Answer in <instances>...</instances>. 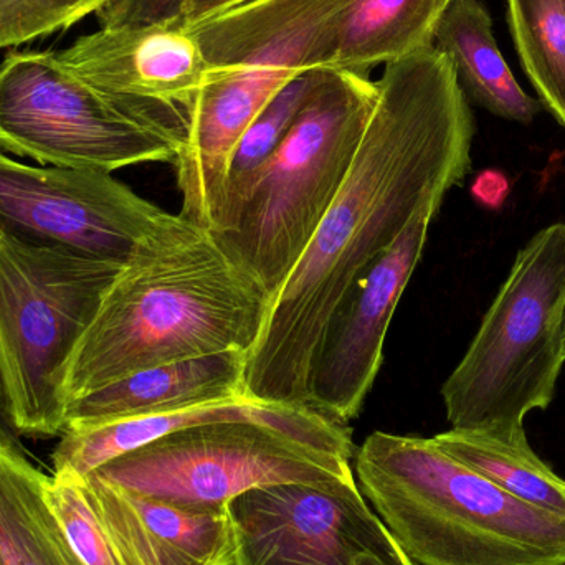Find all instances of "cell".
Wrapping results in <instances>:
<instances>
[{"instance_id":"12","label":"cell","mask_w":565,"mask_h":565,"mask_svg":"<svg viewBox=\"0 0 565 565\" xmlns=\"http://www.w3.org/2000/svg\"><path fill=\"white\" fill-rule=\"evenodd\" d=\"M444 199L425 202L401 237L372 265L329 322L311 374L309 407L348 425L361 414L384 362L398 301L420 262Z\"/></svg>"},{"instance_id":"19","label":"cell","mask_w":565,"mask_h":565,"mask_svg":"<svg viewBox=\"0 0 565 565\" xmlns=\"http://www.w3.org/2000/svg\"><path fill=\"white\" fill-rule=\"evenodd\" d=\"M450 0H352L342 15L329 68L371 76L379 65L434 46Z\"/></svg>"},{"instance_id":"17","label":"cell","mask_w":565,"mask_h":565,"mask_svg":"<svg viewBox=\"0 0 565 565\" xmlns=\"http://www.w3.org/2000/svg\"><path fill=\"white\" fill-rule=\"evenodd\" d=\"M434 46L450 60L468 102L521 125H531L543 111V103L521 88L501 55L493 20L480 0H450L435 30Z\"/></svg>"},{"instance_id":"13","label":"cell","mask_w":565,"mask_h":565,"mask_svg":"<svg viewBox=\"0 0 565 565\" xmlns=\"http://www.w3.org/2000/svg\"><path fill=\"white\" fill-rule=\"evenodd\" d=\"M56 55L126 115L184 132L182 109L207 75L194 33L174 23L99 29Z\"/></svg>"},{"instance_id":"4","label":"cell","mask_w":565,"mask_h":565,"mask_svg":"<svg viewBox=\"0 0 565 565\" xmlns=\"http://www.w3.org/2000/svg\"><path fill=\"white\" fill-rule=\"evenodd\" d=\"M355 473L415 564L565 565L564 518L501 490L434 438L374 431Z\"/></svg>"},{"instance_id":"9","label":"cell","mask_w":565,"mask_h":565,"mask_svg":"<svg viewBox=\"0 0 565 565\" xmlns=\"http://www.w3.org/2000/svg\"><path fill=\"white\" fill-rule=\"evenodd\" d=\"M185 132L106 102L53 52H10L0 65V151L42 166L115 172L174 162Z\"/></svg>"},{"instance_id":"1","label":"cell","mask_w":565,"mask_h":565,"mask_svg":"<svg viewBox=\"0 0 565 565\" xmlns=\"http://www.w3.org/2000/svg\"><path fill=\"white\" fill-rule=\"evenodd\" d=\"M358 154L308 248L270 299L245 364V395L309 407L329 322L431 199L471 171L475 116L435 46L385 65Z\"/></svg>"},{"instance_id":"29","label":"cell","mask_w":565,"mask_h":565,"mask_svg":"<svg viewBox=\"0 0 565 565\" xmlns=\"http://www.w3.org/2000/svg\"><path fill=\"white\" fill-rule=\"evenodd\" d=\"M564 349H565V316H564Z\"/></svg>"},{"instance_id":"11","label":"cell","mask_w":565,"mask_h":565,"mask_svg":"<svg viewBox=\"0 0 565 565\" xmlns=\"http://www.w3.org/2000/svg\"><path fill=\"white\" fill-rule=\"evenodd\" d=\"M227 514L234 565H415L354 478L257 488Z\"/></svg>"},{"instance_id":"18","label":"cell","mask_w":565,"mask_h":565,"mask_svg":"<svg viewBox=\"0 0 565 565\" xmlns=\"http://www.w3.org/2000/svg\"><path fill=\"white\" fill-rule=\"evenodd\" d=\"M49 478L0 430V565H83L46 501Z\"/></svg>"},{"instance_id":"28","label":"cell","mask_w":565,"mask_h":565,"mask_svg":"<svg viewBox=\"0 0 565 565\" xmlns=\"http://www.w3.org/2000/svg\"><path fill=\"white\" fill-rule=\"evenodd\" d=\"M0 430L7 431V434L13 435L12 424H10L9 407H7L6 392H3L2 381H0Z\"/></svg>"},{"instance_id":"2","label":"cell","mask_w":565,"mask_h":565,"mask_svg":"<svg viewBox=\"0 0 565 565\" xmlns=\"http://www.w3.org/2000/svg\"><path fill=\"white\" fill-rule=\"evenodd\" d=\"M268 306L217 232L172 214L106 289L66 369V407L146 369L250 351Z\"/></svg>"},{"instance_id":"8","label":"cell","mask_w":565,"mask_h":565,"mask_svg":"<svg viewBox=\"0 0 565 565\" xmlns=\"http://www.w3.org/2000/svg\"><path fill=\"white\" fill-rule=\"evenodd\" d=\"M351 455L257 420H217L171 431L96 477L188 510L227 513L257 488L349 480Z\"/></svg>"},{"instance_id":"15","label":"cell","mask_w":565,"mask_h":565,"mask_svg":"<svg viewBox=\"0 0 565 565\" xmlns=\"http://www.w3.org/2000/svg\"><path fill=\"white\" fill-rule=\"evenodd\" d=\"M85 490L121 565H234L227 513L188 510L102 480Z\"/></svg>"},{"instance_id":"24","label":"cell","mask_w":565,"mask_h":565,"mask_svg":"<svg viewBox=\"0 0 565 565\" xmlns=\"http://www.w3.org/2000/svg\"><path fill=\"white\" fill-rule=\"evenodd\" d=\"M109 0H0V49L63 32Z\"/></svg>"},{"instance_id":"25","label":"cell","mask_w":565,"mask_h":565,"mask_svg":"<svg viewBox=\"0 0 565 565\" xmlns=\"http://www.w3.org/2000/svg\"><path fill=\"white\" fill-rule=\"evenodd\" d=\"M185 0H109L96 12L102 29L174 23Z\"/></svg>"},{"instance_id":"26","label":"cell","mask_w":565,"mask_h":565,"mask_svg":"<svg viewBox=\"0 0 565 565\" xmlns=\"http://www.w3.org/2000/svg\"><path fill=\"white\" fill-rule=\"evenodd\" d=\"M511 194V182L504 172L498 169H484L475 178L471 198L481 207L500 211Z\"/></svg>"},{"instance_id":"23","label":"cell","mask_w":565,"mask_h":565,"mask_svg":"<svg viewBox=\"0 0 565 565\" xmlns=\"http://www.w3.org/2000/svg\"><path fill=\"white\" fill-rule=\"evenodd\" d=\"M46 501L83 565H121L108 533L85 490V478L72 471H53L46 483Z\"/></svg>"},{"instance_id":"22","label":"cell","mask_w":565,"mask_h":565,"mask_svg":"<svg viewBox=\"0 0 565 565\" xmlns=\"http://www.w3.org/2000/svg\"><path fill=\"white\" fill-rule=\"evenodd\" d=\"M324 68L306 70L286 83L285 86L265 105L257 118L248 126L232 156L225 184L224 207L217 234L227 231L235 212L241 207L255 174L277 151L289 129L295 125L302 106L308 102L315 86L318 85Z\"/></svg>"},{"instance_id":"21","label":"cell","mask_w":565,"mask_h":565,"mask_svg":"<svg viewBox=\"0 0 565 565\" xmlns=\"http://www.w3.org/2000/svg\"><path fill=\"white\" fill-rule=\"evenodd\" d=\"M507 19L524 73L565 128V0H507Z\"/></svg>"},{"instance_id":"6","label":"cell","mask_w":565,"mask_h":565,"mask_svg":"<svg viewBox=\"0 0 565 565\" xmlns=\"http://www.w3.org/2000/svg\"><path fill=\"white\" fill-rule=\"evenodd\" d=\"M377 102L371 76L324 68L277 151L255 174L222 241L270 299L331 207Z\"/></svg>"},{"instance_id":"27","label":"cell","mask_w":565,"mask_h":565,"mask_svg":"<svg viewBox=\"0 0 565 565\" xmlns=\"http://www.w3.org/2000/svg\"><path fill=\"white\" fill-rule=\"evenodd\" d=\"M248 0H185L174 25L192 29L212 17L221 15Z\"/></svg>"},{"instance_id":"20","label":"cell","mask_w":565,"mask_h":565,"mask_svg":"<svg viewBox=\"0 0 565 565\" xmlns=\"http://www.w3.org/2000/svg\"><path fill=\"white\" fill-rule=\"evenodd\" d=\"M434 440L441 450L501 490L565 520V480L534 454L530 441L510 444L454 428L435 435Z\"/></svg>"},{"instance_id":"7","label":"cell","mask_w":565,"mask_h":565,"mask_svg":"<svg viewBox=\"0 0 565 565\" xmlns=\"http://www.w3.org/2000/svg\"><path fill=\"white\" fill-rule=\"evenodd\" d=\"M121 267L0 234V381L13 434L65 430L66 369Z\"/></svg>"},{"instance_id":"16","label":"cell","mask_w":565,"mask_h":565,"mask_svg":"<svg viewBox=\"0 0 565 565\" xmlns=\"http://www.w3.org/2000/svg\"><path fill=\"white\" fill-rule=\"evenodd\" d=\"M247 352L225 351L136 372L66 407V425L148 417L245 395Z\"/></svg>"},{"instance_id":"10","label":"cell","mask_w":565,"mask_h":565,"mask_svg":"<svg viewBox=\"0 0 565 565\" xmlns=\"http://www.w3.org/2000/svg\"><path fill=\"white\" fill-rule=\"evenodd\" d=\"M172 214L92 169L29 166L0 151V234L126 264Z\"/></svg>"},{"instance_id":"5","label":"cell","mask_w":565,"mask_h":565,"mask_svg":"<svg viewBox=\"0 0 565 565\" xmlns=\"http://www.w3.org/2000/svg\"><path fill=\"white\" fill-rule=\"evenodd\" d=\"M565 224L518 254L467 354L441 385L454 430L527 441L524 418L556 397L565 362Z\"/></svg>"},{"instance_id":"3","label":"cell","mask_w":565,"mask_h":565,"mask_svg":"<svg viewBox=\"0 0 565 565\" xmlns=\"http://www.w3.org/2000/svg\"><path fill=\"white\" fill-rule=\"evenodd\" d=\"M352 0H248L192 26L207 75L185 106L175 156L182 217L215 232L232 156L248 126L299 73L329 68Z\"/></svg>"},{"instance_id":"14","label":"cell","mask_w":565,"mask_h":565,"mask_svg":"<svg viewBox=\"0 0 565 565\" xmlns=\"http://www.w3.org/2000/svg\"><path fill=\"white\" fill-rule=\"evenodd\" d=\"M217 420L264 422L344 451L351 457L355 455L352 431L348 425L331 420L311 407L267 404L241 395L148 417L68 425L53 451V471H72L86 478L109 461L154 441L156 438Z\"/></svg>"}]
</instances>
